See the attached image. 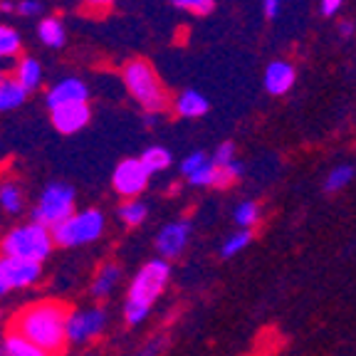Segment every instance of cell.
Returning a JSON list of instances; mask_svg holds the SVG:
<instances>
[{
  "instance_id": "obj_1",
  "label": "cell",
  "mask_w": 356,
  "mask_h": 356,
  "mask_svg": "<svg viewBox=\"0 0 356 356\" xmlns=\"http://www.w3.org/2000/svg\"><path fill=\"white\" fill-rule=\"evenodd\" d=\"M67 317H70V309L62 302H35L13 319L10 332L28 337L33 344H38L50 356L62 354L65 346L70 344L67 341Z\"/></svg>"
},
{
  "instance_id": "obj_2",
  "label": "cell",
  "mask_w": 356,
  "mask_h": 356,
  "mask_svg": "<svg viewBox=\"0 0 356 356\" xmlns=\"http://www.w3.org/2000/svg\"><path fill=\"white\" fill-rule=\"evenodd\" d=\"M171 282V262L163 257H154V260L144 262L141 270L134 275L131 284H129L127 302H124V319L127 324L136 327L151 314V307L156 300L163 295V289Z\"/></svg>"
},
{
  "instance_id": "obj_3",
  "label": "cell",
  "mask_w": 356,
  "mask_h": 356,
  "mask_svg": "<svg viewBox=\"0 0 356 356\" xmlns=\"http://www.w3.org/2000/svg\"><path fill=\"white\" fill-rule=\"evenodd\" d=\"M122 77L129 89V95L144 106L146 114H159V111L166 109L168 97H166V92H163L159 77H156V70L146 60L127 62Z\"/></svg>"
},
{
  "instance_id": "obj_4",
  "label": "cell",
  "mask_w": 356,
  "mask_h": 356,
  "mask_svg": "<svg viewBox=\"0 0 356 356\" xmlns=\"http://www.w3.org/2000/svg\"><path fill=\"white\" fill-rule=\"evenodd\" d=\"M52 248H55L52 230L40 225V222H28V225H20V228L10 230L3 238V243H0L3 255L22 257V260L40 262V265H42V260L50 257Z\"/></svg>"
},
{
  "instance_id": "obj_5",
  "label": "cell",
  "mask_w": 356,
  "mask_h": 356,
  "mask_svg": "<svg viewBox=\"0 0 356 356\" xmlns=\"http://www.w3.org/2000/svg\"><path fill=\"white\" fill-rule=\"evenodd\" d=\"M104 213L97 208H87L74 216H70L65 222H60L57 228H52V238L62 248H77V245L95 243L104 233Z\"/></svg>"
},
{
  "instance_id": "obj_6",
  "label": "cell",
  "mask_w": 356,
  "mask_h": 356,
  "mask_svg": "<svg viewBox=\"0 0 356 356\" xmlns=\"http://www.w3.org/2000/svg\"><path fill=\"white\" fill-rule=\"evenodd\" d=\"M70 216H74V188L67 184H50L40 195V203L33 208V222H40L50 230Z\"/></svg>"
},
{
  "instance_id": "obj_7",
  "label": "cell",
  "mask_w": 356,
  "mask_h": 356,
  "mask_svg": "<svg viewBox=\"0 0 356 356\" xmlns=\"http://www.w3.org/2000/svg\"><path fill=\"white\" fill-rule=\"evenodd\" d=\"M106 327V312L102 307L89 309H72L67 317V341L70 344H84L97 339Z\"/></svg>"
},
{
  "instance_id": "obj_8",
  "label": "cell",
  "mask_w": 356,
  "mask_h": 356,
  "mask_svg": "<svg viewBox=\"0 0 356 356\" xmlns=\"http://www.w3.org/2000/svg\"><path fill=\"white\" fill-rule=\"evenodd\" d=\"M151 171L141 163V159H122L114 168V176H111V186L119 195H124L127 200L136 198L146 191L149 186Z\"/></svg>"
},
{
  "instance_id": "obj_9",
  "label": "cell",
  "mask_w": 356,
  "mask_h": 356,
  "mask_svg": "<svg viewBox=\"0 0 356 356\" xmlns=\"http://www.w3.org/2000/svg\"><path fill=\"white\" fill-rule=\"evenodd\" d=\"M191 235H193V222L188 218H181V220L166 222L159 235H156V252L163 260H176L178 255H184V250L188 248Z\"/></svg>"
},
{
  "instance_id": "obj_10",
  "label": "cell",
  "mask_w": 356,
  "mask_h": 356,
  "mask_svg": "<svg viewBox=\"0 0 356 356\" xmlns=\"http://www.w3.org/2000/svg\"><path fill=\"white\" fill-rule=\"evenodd\" d=\"M0 275H3L10 289H22L38 282L40 275H42V265L33 260H22V257L3 255L0 257Z\"/></svg>"
},
{
  "instance_id": "obj_11",
  "label": "cell",
  "mask_w": 356,
  "mask_h": 356,
  "mask_svg": "<svg viewBox=\"0 0 356 356\" xmlns=\"http://www.w3.org/2000/svg\"><path fill=\"white\" fill-rule=\"evenodd\" d=\"M52 114V127L57 129L60 134H77L79 129H84L89 124V111L87 102H74V104H62L50 109Z\"/></svg>"
},
{
  "instance_id": "obj_12",
  "label": "cell",
  "mask_w": 356,
  "mask_h": 356,
  "mask_svg": "<svg viewBox=\"0 0 356 356\" xmlns=\"http://www.w3.org/2000/svg\"><path fill=\"white\" fill-rule=\"evenodd\" d=\"M89 99V89L82 79L77 77H67L62 82H57L55 87L47 92V106L55 109L62 104H74V102H87Z\"/></svg>"
},
{
  "instance_id": "obj_13",
  "label": "cell",
  "mask_w": 356,
  "mask_h": 356,
  "mask_svg": "<svg viewBox=\"0 0 356 356\" xmlns=\"http://www.w3.org/2000/svg\"><path fill=\"white\" fill-rule=\"evenodd\" d=\"M295 84V67L289 65V62H270L265 70V89L270 95L280 97V95H287L289 89Z\"/></svg>"
},
{
  "instance_id": "obj_14",
  "label": "cell",
  "mask_w": 356,
  "mask_h": 356,
  "mask_svg": "<svg viewBox=\"0 0 356 356\" xmlns=\"http://www.w3.org/2000/svg\"><path fill=\"white\" fill-rule=\"evenodd\" d=\"M119 280H122V267L117 262H106V265H102L97 270V277L92 280V295L97 300H104V297H109L114 292Z\"/></svg>"
},
{
  "instance_id": "obj_15",
  "label": "cell",
  "mask_w": 356,
  "mask_h": 356,
  "mask_svg": "<svg viewBox=\"0 0 356 356\" xmlns=\"http://www.w3.org/2000/svg\"><path fill=\"white\" fill-rule=\"evenodd\" d=\"M28 99V89L15 79V74H0V111L17 109Z\"/></svg>"
},
{
  "instance_id": "obj_16",
  "label": "cell",
  "mask_w": 356,
  "mask_h": 356,
  "mask_svg": "<svg viewBox=\"0 0 356 356\" xmlns=\"http://www.w3.org/2000/svg\"><path fill=\"white\" fill-rule=\"evenodd\" d=\"M176 111L186 119L203 117L208 111V99L200 92H195V89H186L184 95L176 99Z\"/></svg>"
},
{
  "instance_id": "obj_17",
  "label": "cell",
  "mask_w": 356,
  "mask_h": 356,
  "mask_svg": "<svg viewBox=\"0 0 356 356\" xmlns=\"http://www.w3.org/2000/svg\"><path fill=\"white\" fill-rule=\"evenodd\" d=\"M233 220L238 230H255L262 220V208L257 200H240L233 211Z\"/></svg>"
},
{
  "instance_id": "obj_18",
  "label": "cell",
  "mask_w": 356,
  "mask_h": 356,
  "mask_svg": "<svg viewBox=\"0 0 356 356\" xmlns=\"http://www.w3.org/2000/svg\"><path fill=\"white\" fill-rule=\"evenodd\" d=\"M15 79L28 89V92L38 89L40 82H42V67H40V62L35 60V57H22L15 65Z\"/></svg>"
},
{
  "instance_id": "obj_19",
  "label": "cell",
  "mask_w": 356,
  "mask_h": 356,
  "mask_svg": "<svg viewBox=\"0 0 356 356\" xmlns=\"http://www.w3.org/2000/svg\"><path fill=\"white\" fill-rule=\"evenodd\" d=\"M3 351H6V356H50L47 351L40 349L38 344H33L28 337H22V334L15 332H10L3 339Z\"/></svg>"
},
{
  "instance_id": "obj_20",
  "label": "cell",
  "mask_w": 356,
  "mask_h": 356,
  "mask_svg": "<svg viewBox=\"0 0 356 356\" xmlns=\"http://www.w3.org/2000/svg\"><path fill=\"white\" fill-rule=\"evenodd\" d=\"M250 243H252V230H235V233H230L228 238L220 243V257L222 260H230V257L248 250Z\"/></svg>"
},
{
  "instance_id": "obj_21",
  "label": "cell",
  "mask_w": 356,
  "mask_h": 356,
  "mask_svg": "<svg viewBox=\"0 0 356 356\" xmlns=\"http://www.w3.org/2000/svg\"><path fill=\"white\" fill-rule=\"evenodd\" d=\"M146 216H149V208H146V203L139 198L124 200L122 206H119V218H122V222L129 225V228L141 225V222L146 220Z\"/></svg>"
},
{
  "instance_id": "obj_22",
  "label": "cell",
  "mask_w": 356,
  "mask_h": 356,
  "mask_svg": "<svg viewBox=\"0 0 356 356\" xmlns=\"http://www.w3.org/2000/svg\"><path fill=\"white\" fill-rule=\"evenodd\" d=\"M141 163H144L146 168H149L151 173H161L166 171L168 166H171L173 156L168 149H163V146H149V149L144 151V154L139 156Z\"/></svg>"
},
{
  "instance_id": "obj_23",
  "label": "cell",
  "mask_w": 356,
  "mask_h": 356,
  "mask_svg": "<svg viewBox=\"0 0 356 356\" xmlns=\"http://www.w3.org/2000/svg\"><path fill=\"white\" fill-rule=\"evenodd\" d=\"M351 178H354V166L339 163V166H334L327 173V178H324V191L327 193H339L341 188H346L351 184Z\"/></svg>"
},
{
  "instance_id": "obj_24",
  "label": "cell",
  "mask_w": 356,
  "mask_h": 356,
  "mask_svg": "<svg viewBox=\"0 0 356 356\" xmlns=\"http://www.w3.org/2000/svg\"><path fill=\"white\" fill-rule=\"evenodd\" d=\"M38 35L47 47H62L65 44V28H62V22L55 20V17H44L40 22Z\"/></svg>"
},
{
  "instance_id": "obj_25",
  "label": "cell",
  "mask_w": 356,
  "mask_h": 356,
  "mask_svg": "<svg viewBox=\"0 0 356 356\" xmlns=\"http://www.w3.org/2000/svg\"><path fill=\"white\" fill-rule=\"evenodd\" d=\"M0 206L6 213H20L22 211V193L15 184H3L0 186Z\"/></svg>"
},
{
  "instance_id": "obj_26",
  "label": "cell",
  "mask_w": 356,
  "mask_h": 356,
  "mask_svg": "<svg viewBox=\"0 0 356 356\" xmlns=\"http://www.w3.org/2000/svg\"><path fill=\"white\" fill-rule=\"evenodd\" d=\"M20 50V35L13 30L10 25H0V60L3 57H13Z\"/></svg>"
},
{
  "instance_id": "obj_27",
  "label": "cell",
  "mask_w": 356,
  "mask_h": 356,
  "mask_svg": "<svg viewBox=\"0 0 356 356\" xmlns=\"http://www.w3.org/2000/svg\"><path fill=\"white\" fill-rule=\"evenodd\" d=\"M218 181V166L213 163V159L206 163V166H200L193 176L188 178V184L195 186V188H208V186H216Z\"/></svg>"
},
{
  "instance_id": "obj_28",
  "label": "cell",
  "mask_w": 356,
  "mask_h": 356,
  "mask_svg": "<svg viewBox=\"0 0 356 356\" xmlns=\"http://www.w3.org/2000/svg\"><path fill=\"white\" fill-rule=\"evenodd\" d=\"M240 176H243V163H240V161H233V163H228V166L218 168L216 188H228V186L235 184Z\"/></svg>"
},
{
  "instance_id": "obj_29",
  "label": "cell",
  "mask_w": 356,
  "mask_h": 356,
  "mask_svg": "<svg viewBox=\"0 0 356 356\" xmlns=\"http://www.w3.org/2000/svg\"><path fill=\"white\" fill-rule=\"evenodd\" d=\"M208 161H211V156H206L203 151H193V154H188L184 161H181V173H184L186 178H191L200 166H206Z\"/></svg>"
},
{
  "instance_id": "obj_30",
  "label": "cell",
  "mask_w": 356,
  "mask_h": 356,
  "mask_svg": "<svg viewBox=\"0 0 356 356\" xmlns=\"http://www.w3.org/2000/svg\"><path fill=\"white\" fill-rule=\"evenodd\" d=\"M211 159H213V163H216L218 168L233 163L235 161V144H233V141H222V144L218 146L216 154H213Z\"/></svg>"
},
{
  "instance_id": "obj_31",
  "label": "cell",
  "mask_w": 356,
  "mask_h": 356,
  "mask_svg": "<svg viewBox=\"0 0 356 356\" xmlns=\"http://www.w3.org/2000/svg\"><path fill=\"white\" fill-rule=\"evenodd\" d=\"M173 6L186 8V10L195 13V15H208V13H213L216 3L213 0H173Z\"/></svg>"
},
{
  "instance_id": "obj_32",
  "label": "cell",
  "mask_w": 356,
  "mask_h": 356,
  "mask_svg": "<svg viewBox=\"0 0 356 356\" xmlns=\"http://www.w3.org/2000/svg\"><path fill=\"white\" fill-rule=\"evenodd\" d=\"M166 346V337H159V339H151L144 344V349L139 351L136 356H159L161 354V349Z\"/></svg>"
},
{
  "instance_id": "obj_33",
  "label": "cell",
  "mask_w": 356,
  "mask_h": 356,
  "mask_svg": "<svg viewBox=\"0 0 356 356\" xmlns=\"http://www.w3.org/2000/svg\"><path fill=\"white\" fill-rule=\"evenodd\" d=\"M17 13H22V15H38V13H42V6H40L38 0H22V3H17Z\"/></svg>"
},
{
  "instance_id": "obj_34",
  "label": "cell",
  "mask_w": 356,
  "mask_h": 356,
  "mask_svg": "<svg viewBox=\"0 0 356 356\" xmlns=\"http://www.w3.org/2000/svg\"><path fill=\"white\" fill-rule=\"evenodd\" d=\"M341 3H344V0H322V13L324 15H334V13L341 8Z\"/></svg>"
},
{
  "instance_id": "obj_35",
  "label": "cell",
  "mask_w": 356,
  "mask_h": 356,
  "mask_svg": "<svg viewBox=\"0 0 356 356\" xmlns=\"http://www.w3.org/2000/svg\"><path fill=\"white\" fill-rule=\"evenodd\" d=\"M277 13H280V0H265V15L277 17Z\"/></svg>"
},
{
  "instance_id": "obj_36",
  "label": "cell",
  "mask_w": 356,
  "mask_h": 356,
  "mask_svg": "<svg viewBox=\"0 0 356 356\" xmlns=\"http://www.w3.org/2000/svg\"><path fill=\"white\" fill-rule=\"evenodd\" d=\"M84 3L92 8H104V6H111V3H117V0H84Z\"/></svg>"
},
{
  "instance_id": "obj_37",
  "label": "cell",
  "mask_w": 356,
  "mask_h": 356,
  "mask_svg": "<svg viewBox=\"0 0 356 356\" xmlns=\"http://www.w3.org/2000/svg\"><path fill=\"white\" fill-rule=\"evenodd\" d=\"M351 30H354V25H351V22H341V25H339V33L344 35V38H349Z\"/></svg>"
},
{
  "instance_id": "obj_38",
  "label": "cell",
  "mask_w": 356,
  "mask_h": 356,
  "mask_svg": "<svg viewBox=\"0 0 356 356\" xmlns=\"http://www.w3.org/2000/svg\"><path fill=\"white\" fill-rule=\"evenodd\" d=\"M13 8H15V6H13L10 0H0V10H3V13H10Z\"/></svg>"
},
{
  "instance_id": "obj_39",
  "label": "cell",
  "mask_w": 356,
  "mask_h": 356,
  "mask_svg": "<svg viewBox=\"0 0 356 356\" xmlns=\"http://www.w3.org/2000/svg\"><path fill=\"white\" fill-rule=\"evenodd\" d=\"M144 122H146V127H154V124L159 122V117H156V114H146Z\"/></svg>"
},
{
  "instance_id": "obj_40",
  "label": "cell",
  "mask_w": 356,
  "mask_h": 356,
  "mask_svg": "<svg viewBox=\"0 0 356 356\" xmlns=\"http://www.w3.org/2000/svg\"><path fill=\"white\" fill-rule=\"evenodd\" d=\"M8 289H10V287H8V282H6V280H3V275H0V297L6 295Z\"/></svg>"
},
{
  "instance_id": "obj_41",
  "label": "cell",
  "mask_w": 356,
  "mask_h": 356,
  "mask_svg": "<svg viewBox=\"0 0 356 356\" xmlns=\"http://www.w3.org/2000/svg\"><path fill=\"white\" fill-rule=\"evenodd\" d=\"M0 356H6V351H3V341H0Z\"/></svg>"
}]
</instances>
